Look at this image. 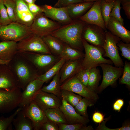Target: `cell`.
<instances>
[{
	"label": "cell",
	"instance_id": "obj_1",
	"mask_svg": "<svg viewBox=\"0 0 130 130\" xmlns=\"http://www.w3.org/2000/svg\"><path fill=\"white\" fill-rule=\"evenodd\" d=\"M85 23L79 19L74 20L70 23L61 26L50 35L72 47L82 51L84 48L82 41V34Z\"/></svg>",
	"mask_w": 130,
	"mask_h": 130
},
{
	"label": "cell",
	"instance_id": "obj_2",
	"mask_svg": "<svg viewBox=\"0 0 130 130\" xmlns=\"http://www.w3.org/2000/svg\"><path fill=\"white\" fill-rule=\"evenodd\" d=\"M7 65L14 75L19 87L23 91L29 83L39 75L29 61L17 53Z\"/></svg>",
	"mask_w": 130,
	"mask_h": 130
},
{
	"label": "cell",
	"instance_id": "obj_3",
	"mask_svg": "<svg viewBox=\"0 0 130 130\" xmlns=\"http://www.w3.org/2000/svg\"><path fill=\"white\" fill-rule=\"evenodd\" d=\"M82 41L85 53L82 60L81 68L91 69L102 64H113L110 59H105L103 56L104 51L103 48L90 44L82 38Z\"/></svg>",
	"mask_w": 130,
	"mask_h": 130
},
{
	"label": "cell",
	"instance_id": "obj_4",
	"mask_svg": "<svg viewBox=\"0 0 130 130\" xmlns=\"http://www.w3.org/2000/svg\"><path fill=\"white\" fill-rule=\"evenodd\" d=\"M34 67L39 75L44 74L60 59L59 57L52 54L28 52L17 51Z\"/></svg>",
	"mask_w": 130,
	"mask_h": 130
},
{
	"label": "cell",
	"instance_id": "obj_5",
	"mask_svg": "<svg viewBox=\"0 0 130 130\" xmlns=\"http://www.w3.org/2000/svg\"><path fill=\"white\" fill-rule=\"evenodd\" d=\"M32 33L29 27L17 22L7 25L0 24V39L2 41L18 42Z\"/></svg>",
	"mask_w": 130,
	"mask_h": 130
},
{
	"label": "cell",
	"instance_id": "obj_6",
	"mask_svg": "<svg viewBox=\"0 0 130 130\" xmlns=\"http://www.w3.org/2000/svg\"><path fill=\"white\" fill-rule=\"evenodd\" d=\"M17 51L52 54L42 38L32 33L17 43Z\"/></svg>",
	"mask_w": 130,
	"mask_h": 130
},
{
	"label": "cell",
	"instance_id": "obj_7",
	"mask_svg": "<svg viewBox=\"0 0 130 130\" xmlns=\"http://www.w3.org/2000/svg\"><path fill=\"white\" fill-rule=\"evenodd\" d=\"M61 26L60 23L49 19L43 13L35 17L29 27L32 33L42 38L50 34Z\"/></svg>",
	"mask_w": 130,
	"mask_h": 130
},
{
	"label": "cell",
	"instance_id": "obj_8",
	"mask_svg": "<svg viewBox=\"0 0 130 130\" xmlns=\"http://www.w3.org/2000/svg\"><path fill=\"white\" fill-rule=\"evenodd\" d=\"M121 40L113 35L110 31H105V40L103 47L104 51L103 57L110 58L115 66L123 67L124 63L118 52L117 44Z\"/></svg>",
	"mask_w": 130,
	"mask_h": 130
},
{
	"label": "cell",
	"instance_id": "obj_9",
	"mask_svg": "<svg viewBox=\"0 0 130 130\" xmlns=\"http://www.w3.org/2000/svg\"><path fill=\"white\" fill-rule=\"evenodd\" d=\"M21 89L19 87L10 91L0 89V113H9L19 107L21 99Z\"/></svg>",
	"mask_w": 130,
	"mask_h": 130
},
{
	"label": "cell",
	"instance_id": "obj_10",
	"mask_svg": "<svg viewBox=\"0 0 130 130\" xmlns=\"http://www.w3.org/2000/svg\"><path fill=\"white\" fill-rule=\"evenodd\" d=\"M61 90L72 92L93 102L98 98L97 95L94 91L89 90L78 79L76 75L70 78L60 86Z\"/></svg>",
	"mask_w": 130,
	"mask_h": 130
},
{
	"label": "cell",
	"instance_id": "obj_11",
	"mask_svg": "<svg viewBox=\"0 0 130 130\" xmlns=\"http://www.w3.org/2000/svg\"><path fill=\"white\" fill-rule=\"evenodd\" d=\"M82 38L92 44L103 48L105 40V31L98 25L86 23Z\"/></svg>",
	"mask_w": 130,
	"mask_h": 130
},
{
	"label": "cell",
	"instance_id": "obj_12",
	"mask_svg": "<svg viewBox=\"0 0 130 130\" xmlns=\"http://www.w3.org/2000/svg\"><path fill=\"white\" fill-rule=\"evenodd\" d=\"M99 66L102 69L103 74L102 82L98 89L100 92L116 82L122 75L124 68L114 67L111 65L107 64H101Z\"/></svg>",
	"mask_w": 130,
	"mask_h": 130
},
{
	"label": "cell",
	"instance_id": "obj_13",
	"mask_svg": "<svg viewBox=\"0 0 130 130\" xmlns=\"http://www.w3.org/2000/svg\"><path fill=\"white\" fill-rule=\"evenodd\" d=\"M25 115L32 121L34 130H40L42 125L48 120L44 110L33 100L26 107L22 108Z\"/></svg>",
	"mask_w": 130,
	"mask_h": 130
},
{
	"label": "cell",
	"instance_id": "obj_14",
	"mask_svg": "<svg viewBox=\"0 0 130 130\" xmlns=\"http://www.w3.org/2000/svg\"><path fill=\"white\" fill-rule=\"evenodd\" d=\"M101 0L94 2L89 10L79 19L86 23L98 25L105 31L107 29L101 9Z\"/></svg>",
	"mask_w": 130,
	"mask_h": 130
},
{
	"label": "cell",
	"instance_id": "obj_15",
	"mask_svg": "<svg viewBox=\"0 0 130 130\" xmlns=\"http://www.w3.org/2000/svg\"><path fill=\"white\" fill-rule=\"evenodd\" d=\"M34 100L42 110L59 108L61 100L53 94L39 90L36 94Z\"/></svg>",
	"mask_w": 130,
	"mask_h": 130
},
{
	"label": "cell",
	"instance_id": "obj_16",
	"mask_svg": "<svg viewBox=\"0 0 130 130\" xmlns=\"http://www.w3.org/2000/svg\"><path fill=\"white\" fill-rule=\"evenodd\" d=\"M41 6L46 16L60 23L67 24L73 20L69 16L66 7H56L47 5Z\"/></svg>",
	"mask_w": 130,
	"mask_h": 130
},
{
	"label": "cell",
	"instance_id": "obj_17",
	"mask_svg": "<svg viewBox=\"0 0 130 130\" xmlns=\"http://www.w3.org/2000/svg\"><path fill=\"white\" fill-rule=\"evenodd\" d=\"M15 3V14L16 22L30 27L35 17L29 11L23 0H13Z\"/></svg>",
	"mask_w": 130,
	"mask_h": 130
},
{
	"label": "cell",
	"instance_id": "obj_18",
	"mask_svg": "<svg viewBox=\"0 0 130 130\" xmlns=\"http://www.w3.org/2000/svg\"><path fill=\"white\" fill-rule=\"evenodd\" d=\"M61 102L59 108L63 113L68 124L80 123L86 126L89 121L88 118L78 114L74 107L68 103L63 97Z\"/></svg>",
	"mask_w": 130,
	"mask_h": 130
},
{
	"label": "cell",
	"instance_id": "obj_19",
	"mask_svg": "<svg viewBox=\"0 0 130 130\" xmlns=\"http://www.w3.org/2000/svg\"><path fill=\"white\" fill-rule=\"evenodd\" d=\"M44 83L37 78L29 83L22 92L21 100L19 107L23 108L28 106L34 100L36 94Z\"/></svg>",
	"mask_w": 130,
	"mask_h": 130
},
{
	"label": "cell",
	"instance_id": "obj_20",
	"mask_svg": "<svg viewBox=\"0 0 130 130\" xmlns=\"http://www.w3.org/2000/svg\"><path fill=\"white\" fill-rule=\"evenodd\" d=\"M18 87L16 78L8 66L0 64V89L10 91Z\"/></svg>",
	"mask_w": 130,
	"mask_h": 130
},
{
	"label": "cell",
	"instance_id": "obj_21",
	"mask_svg": "<svg viewBox=\"0 0 130 130\" xmlns=\"http://www.w3.org/2000/svg\"><path fill=\"white\" fill-rule=\"evenodd\" d=\"M17 42L2 41L0 42V64L7 65L16 54Z\"/></svg>",
	"mask_w": 130,
	"mask_h": 130
},
{
	"label": "cell",
	"instance_id": "obj_22",
	"mask_svg": "<svg viewBox=\"0 0 130 130\" xmlns=\"http://www.w3.org/2000/svg\"><path fill=\"white\" fill-rule=\"evenodd\" d=\"M106 28L112 34L120 38L123 42L130 43V31L114 18L110 17Z\"/></svg>",
	"mask_w": 130,
	"mask_h": 130
},
{
	"label": "cell",
	"instance_id": "obj_23",
	"mask_svg": "<svg viewBox=\"0 0 130 130\" xmlns=\"http://www.w3.org/2000/svg\"><path fill=\"white\" fill-rule=\"evenodd\" d=\"M82 59L65 62L59 73L60 85L67 79L76 75L81 69Z\"/></svg>",
	"mask_w": 130,
	"mask_h": 130
},
{
	"label": "cell",
	"instance_id": "obj_24",
	"mask_svg": "<svg viewBox=\"0 0 130 130\" xmlns=\"http://www.w3.org/2000/svg\"><path fill=\"white\" fill-rule=\"evenodd\" d=\"M94 2L72 3L66 7L69 16L74 20L79 19L84 15L91 7Z\"/></svg>",
	"mask_w": 130,
	"mask_h": 130
},
{
	"label": "cell",
	"instance_id": "obj_25",
	"mask_svg": "<svg viewBox=\"0 0 130 130\" xmlns=\"http://www.w3.org/2000/svg\"><path fill=\"white\" fill-rule=\"evenodd\" d=\"M12 123L16 130H32L34 128L31 120L25 115L22 109L16 115Z\"/></svg>",
	"mask_w": 130,
	"mask_h": 130
},
{
	"label": "cell",
	"instance_id": "obj_26",
	"mask_svg": "<svg viewBox=\"0 0 130 130\" xmlns=\"http://www.w3.org/2000/svg\"><path fill=\"white\" fill-rule=\"evenodd\" d=\"M42 38L51 53L59 57L64 46V44L62 42L50 34Z\"/></svg>",
	"mask_w": 130,
	"mask_h": 130
},
{
	"label": "cell",
	"instance_id": "obj_27",
	"mask_svg": "<svg viewBox=\"0 0 130 130\" xmlns=\"http://www.w3.org/2000/svg\"><path fill=\"white\" fill-rule=\"evenodd\" d=\"M84 56V54L82 51L74 48L65 43L64 44L62 50L59 57L64 58L66 61L82 59Z\"/></svg>",
	"mask_w": 130,
	"mask_h": 130
},
{
	"label": "cell",
	"instance_id": "obj_28",
	"mask_svg": "<svg viewBox=\"0 0 130 130\" xmlns=\"http://www.w3.org/2000/svg\"><path fill=\"white\" fill-rule=\"evenodd\" d=\"M60 74L59 72L53 77L52 81L48 85L42 87V91L55 95L61 100L62 99L61 90L60 88Z\"/></svg>",
	"mask_w": 130,
	"mask_h": 130
},
{
	"label": "cell",
	"instance_id": "obj_29",
	"mask_svg": "<svg viewBox=\"0 0 130 130\" xmlns=\"http://www.w3.org/2000/svg\"><path fill=\"white\" fill-rule=\"evenodd\" d=\"M44 111L48 120L58 124H68L59 108L49 109Z\"/></svg>",
	"mask_w": 130,
	"mask_h": 130
},
{
	"label": "cell",
	"instance_id": "obj_30",
	"mask_svg": "<svg viewBox=\"0 0 130 130\" xmlns=\"http://www.w3.org/2000/svg\"><path fill=\"white\" fill-rule=\"evenodd\" d=\"M66 61L63 58L43 74L39 75L37 78L44 82H46L53 77L56 74L59 72L63 66Z\"/></svg>",
	"mask_w": 130,
	"mask_h": 130
},
{
	"label": "cell",
	"instance_id": "obj_31",
	"mask_svg": "<svg viewBox=\"0 0 130 130\" xmlns=\"http://www.w3.org/2000/svg\"><path fill=\"white\" fill-rule=\"evenodd\" d=\"M101 77L99 70L96 67L91 69L87 87L94 91L97 88Z\"/></svg>",
	"mask_w": 130,
	"mask_h": 130
},
{
	"label": "cell",
	"instance_id": "obj_32",
	"mask_svg": "<svg viewBox=\"0 0 130 130\" xmlns=\"http://www.w3.org/2000/svg\"><path fill=\"white\" fill-rule=\"evenodd\" d=\"M93 102L86 98H82L74 107L78 114L85 118H88L87 108L89 106L92 105Z\"/></svg>",
	"mask_w": 130,
	"mask_h": 130
},
{
	"label": "cell",
	"instance_id": "obj_33",
	"mask_svg": "<svg viewBox=\"0 0 130 130\" xmlns=\"http://www.w3.org/2000/svg\"><path fill=\"white\" fill-rule=\"evenodd\" d=\"M62 97L68 104L74 107L82 98L81 96L71 91L61 90Z\"/></svg>",
	"mask_w": 130,
	"mask_h": 130
},
{
	"label": "cell",
	"instance_id": "obj_34",
	"mask_svg": "<svg viewBox=\"0 0 130 130\" xmlns=\"http://www.w3.org/2000/svg\"><path fill=\"white\" fill-rule=\"evenodd\" d=\"M114 1L109 2L104 0H101V12L106 28L110 18V14L114 6Z\"/></svg>",
	"mask_w": 130,
	"mask_h": 130
},
{
	"label": "cell",
	"instance_id": "obj_35",
	"mask_svg": "<svg viewBox=\"0 0 130 130\" xmlns=\"http://www.w3.org/2000/svg\"><path fill=\"white\" fill-rule=\"evenodd\" d=\"M22 108H18L15 112L9 117H5L2 116L0 117V130H11L12 123L18 113Z\"/></svg>",
	"mask_w": 130,
	"mask_h": 130
},
{
	"label": "cell",
	"instance_id": "obj_36",
	"mask_svg": "<svg viewBox=\"0 0 130 130\" xmlns=\"http://www.w3.org/2000/svg\"><path fill=\"white\" fill-rule=\"evenodd\" d=\"M59 130H91L93 129L91 126H86L82 124H58Z\"/></svg>",
	"mask_w": 130,
	"mask_h": 130
},
{
	"label": "cell",
	"instance_id": "obj_37",
	"mask_svg": "<svg viewBox=\"0 0 130 130\" xmlns=\"http://www.w3.org/2000/svg\"><path fill=\"white\" fill-rule=\"evenodd\" d=\"M121 4L120 0H115L114 1V6L110 14V17L114 18L124 26V20L121 16L120 13L121 8Z\"/></svg>",
	"mask_w": 130,
	"mask_h": 130
},
{
	"label": "cell",
	"instance_id": "obj_38",
	"mask_svg": "<svg viewBox=\"0 0 130 130\" xmlns=\"http://www.w3.org/2000/svg\"><path fill=\"white\" fill-rule=\"evenodd\" d=\"M124 68L122 77L120 79L119 82L121 84L127 85L130 87V63L126 61L124 66Z\"/></svg>",
	"mask_w": 130,
	"mask_h": 130
},
{
	"label": "cell",
	"instance_id": "obj_39",
	"mask_svg": "<svg viewBox=\"0 0 130 130\" xmlns=\"http://www.w3.org/2000/svg\"><path fill=\"white\" fill-rule=\"evenodd\" d=\"M3 3L6 7L9 16L13 22H16L15 14V3L13 0H4Z\"/></svg>",
	"mask_w": 130,
	"mask_h": 130
},
{
	"label": "cell",
	"instance_id": "obj_40",
	"mask_svg": "<svg viewBox=\"0 0 130 130\" xmlns=\"http://www.w3.org/2000/svg\"><path fill=\"white\" fill-rule=\"evenodd\" d=\"M3 3H0V24L7 25L12 23Z\"/></svg>",
	"mask_w": 130,
	"mask_h": 130
},
{
	"label": "cell",
	"instance_id": "obj_41",
	"mask_svg": "<svg viewBox=\"0 0 130 130\" xmlns=\"http://www.w3.org/2000/svg\"><path fill=\"white\" fill-rule=\"evenodd\" d=\"M90 69H81L75 75L78 79L84 86L87 87Z\"/></svg>",
	"mask_w": 130,
	"mask_h": 130
},
{
	"label": "cell",
	"instance_id": "obj_42",
	"mask_svg": "<svg viewBox=\"0 0 130 130\" xmlns=\"http://www.w3.org/2000/svg\"><path fill=\"white\" fill-rule=\"evenodd\" d=\"M120 50L122 52V55L129 60H130V44L124 42L121 40L117 44Z\"/></svg>",
	"mask_w": 130,
	"mask_h": 130
},
{
	"label": "cell",
	"instance_id": "obj_43",
	"mask_svg": "<svg viewBox=\"0 0 130 130\" xmlns=\"http://www.w3.org/2000/svg\"><path fill=\"white\" fill-rule=\"evenodd\" d=\"M29 9L31 13L35 17L43 13L42 7L39 6L35 3L27 4Z\"/></svg>",
	"mask_w": 130,
	"mask_h": 130
},
{
	"label": "cell",
	"instance_id": "obj_44",
	"mask_svg": "<svg viewBox=\"0 0 130 130\" xmlns=\"http://www.w3.org/2000/svg\"><path fill=\"white\" fill-rule=\"evenodd\" d=\"M84 2L83 0H58L54 7H65L71 4Z\"/></svg>",
	"mask_w": 130,
	"mask_h": 130
},
{
	"label": "cell",
	"instance_id": "obj_45",
	"mask_svg": "<svg viewBox=\"0 0 130 130\" xmlns=\"http://www.w3.org/2000/svg\"><path fill=\"white\" fill-rule=\"evenodd\" d=\"M40 130H59V127L57 124L48 120L42 125Z\"/></svg>",
	"mask_w": 130,
	"mask_h": 130
},
{
	"label": "cell",
	"instance_id": "obj_46",
	"mask_svg": "<svg viewBox=\"0 0 130 130\" xmlns=\"http://www.w3.org/2000/svg\"><path fill=\"white\" fill-rule=\"evenodd\" d=\"M121 3L128 19H130V0H120Z\"/></svg>",
	"mask_w": 130,
	"mask_h": 130
},
{
	"label": "cell",
	"instance_id": "obj_47",
	"mask_svg": "<svg viewBox=\"0 0 130 130\" xmlns=\"http://www.w3.org/2000/svg\"><path fill=\"white\" fill-rule=\"evenodd\" d=\"M105 121L103 122L100 125L98 128V130H130V127L129 125H124L122 127L115 129H110L106 127L104 123Z\"/></svg>",
	"mask_w": 130,
	"mask_h": 130
},
{
	"label": "cell",
	"instance_id": "obj_48",
	"mask_svg": "<svg viewBox=\"0 0 130 130\" xmlns=\"http://www.w3.org/2000/svg\"><path fill=\"white\" fill-rule=\"evenodd\" d=\"M104 116L101 113L99 112L94 113L92 116L93 121L97 123H100L103 121Z\"/></svg>",
	"mask_w": 130,
	"mask_h": 130
},
{
	"label": "cell",
	"instance_id": "obj_49",
	"mask_svg": "<svg viewBox=\"0 0 130 130\" xmlns=\"http://www.w3.org/2000/svg\"><path fill=\"white\" fill-rule=\"evenodd\" d=\"M124 104V101L121 99L117 100L114 104L113 108L114 110L119 111Z\"/></svg>",
	"mask_w": 130,
	"mask_h": 130
},
{
	"label": "cell",
	"instance_id": "obj_50",
	"mask_svg": "<svg viewBox=\"0 0 130 130\" xmlns=\"http://www.w3.org/2000/svg\"><path fill=\"white\" fill-rule=\"evenodd\" d=\"M84 2H94L96 1L99 0H83ZM104 0L106 1L109 2H111L114 1L115 0Z\"/></svg>",
	"mask_w": 130,
	"mask_h": 130
},
{
	"label": "cell",
	"instance_id": "obj_51",
	"mask_svg": "<svg viewBox=\"0 0 130 130\" xmlns=\"http://www.w3.org/2000/svg\"><path fill=\"white\" fill-rule=\"evenodd\" d=\"M27 4L35 3L36 0H23Z\"/></svg>",
	"mask_w": 130,
	"mask_h": 130
},
{
	"label": "cell",
	"instance_id": "obj_52",
	"mask_svg": "<svg viewBox=\"0 0 130 130\" xmlns=\"http://www.w3.org/2000/svg\"><path fill=\"white\" fill-rule=\"evenodd\" d=\"M4 0H0V3H3Z\"/></svg>",
	"mask_w": 130,
	"mask_h": 130
}]
</instances>
